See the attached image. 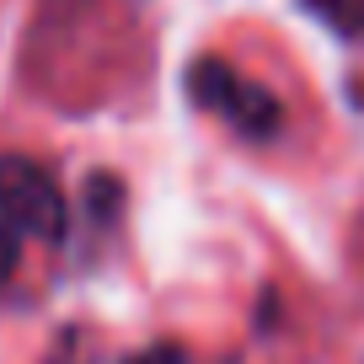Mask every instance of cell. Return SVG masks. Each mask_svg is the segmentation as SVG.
Wrapping results in <instances>:
<instances>
[{
	"instance_id": "6da1fadb",
	"label": "cell",
	"mask_w": 364,
	"mask_h": 364,
	"mask_svg": "<svg viewBox=\"0 0 364 364\" xmlns=\"http://www.w3.org/2000/svg\"><path fill=\"white\" fill-rule=\"evenodd\" d=\"M188 97H193V107L225 118L241 139H273L279 124H284L279 97H273L268 86H257V80H247L241 70H230L225 59H215V54L188 65Z\"/></svg>"
},
{
	"instance_id": "7a4b0ae2",
	"label": "cell",
	"mask_w": 364,
	"mask_h": 364,
	"mask_svg": "<svg viewBox=\"0 0 364 364\" xmlns=\"http://www.w3.org/2000/svg\"><path fill=\"white\" fill-rule=\"evenodd\" d=\"M0 220L16 236L38 241H65V193H59L54 171L33 156H0Z\"/></svg>"
},
{
	"instance_id": "3957f363",
	"label": "cell",
	"mask_w": 364,
	"mask_h": 364,
	"mask_svg": "<svg viewBox=\"0 0 364 364\" xmlns=\"http://www.w3.org/2000/svg\"><path fill=\"white\" fill-rule=\"evenodd\" d=\"M86 215L97 225H113L124 215V177L118 171H91L86 177Z\"/></svg>"
},
{
	"instance_id": "277c9868",
	"label": "cell",
	"mask_w": 364,
	"mask_h": 364,
	"mask_svg": "<svg viewBox=\"0 0 364 364\" xmlns=\"http://www.w3.org/2000/svg\"><path fill=\"white\" fill-rule=\"evenodd\" d=\"M306 11H316L343 38H364V0H306Z\"/></svg>"
},
{
	"instance_id": "5b68a950",
	"label": "cell",
	"mask_w": 364,
	"mask_h": 364,
	"mask_svg": "<svg viewBox=\"0 0 364 364\" xmlns=\"http://www.w3.org/2000/svg\"><path fill=\"white\" fill-rule=\"evenodd\" d=\"M16 268H22V236H16V230L0 220V289L16 279Z\"/></svg>"
},
{
	"instance_id": "8992f818",
	"label": "cell",
	"mask_w": 364,
	"mask_h": 364,
	"mask_svg": "<svg viewBox=\"0 0 364 364\" xmlns=\"http://www.w3.org/2000/svg\"><path fill=\"white\" fill-rule=\"evenodd\" d=\"M124 364H193L188 353L177 348V343H150V348H139V353H129Z\"/></svg>"
}]
</instances>
